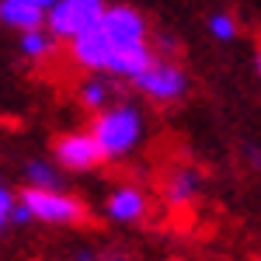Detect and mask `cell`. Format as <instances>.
I'll list each match as a JSON object with an SVG mask.
<instances>
[{"mask_svg": "<svg viewBox=\"0 0 261 261\" xmlns=\"http://www.w3.org/2000/svg\"><path fill=\"white\" fill-rule=\"evenodd\" d=\"M11 209H14V192L7 185H0V230L11 223Z\"/></svg>", "mask_w": 261, "mask_h": 261, "instance_id": "cell-14", "label": "cell"}, {"mask_svg": "<svg viewBox=\"0 0 261 261\" xmlns=\"http://www.w3.org/2000/svg\"><path fill=\"white\" fill-rule=\"evenodd\" d=\"M18 199L28 205L32 220L49 223V226H77L87 220V205L63 188H32L28 185Z\"/></svg>", "mask_w": 261, "mask_h": 261, "instance_id": "cell-3", "label": "cell"}, {"mask_svg": "<svg viewBox=\"0 0 261 261\" xmlns=\"http://www.w3.org/2000/svg\"><path fill=\"white\" fill-rule=\"evenodd\" d=\"M24 4H35V7H42V11H49V7H53L56 0H24Z\"/></svg>", "mask_w": 261, "mask_h": 261, "instance_id": "cell-15", "label": "cell"}, {"mask_svg": "<svg viewBox=\"0 0 261 261\" xmlns=\"http://www.w3.org/2000/svg\"><path fill=\"white\" fill-rule=\"evenodd\" d=\"M94 143H98L101 157L105 161H119V157H129L136 146L143 143V133H146V119L136 105L129 101H112L94 112V122L87 129Z\"/></svg>", "mask_w": 261, "mask_h": 261, "instance_id": "cell-2", "label": "cell"}, {"mask_svg": "<svg viewBox=\"0 0 261 261\" xmlns=\"http://www.w3.org/2000/svg\"><path fill=\"white\" fill-rule=\"evenodd\" d=\"M133 84H136L150 101H161V105L181 101L188 94V73H185L174 60H161V56H153V60L146 63L140 73L133 77Z\"/></svg>", "mask_w": 261, "mask_h": 261, "instance_id": "cell-4", "label": "cell"}, {"mask_svg": "<svg viewBox=\"0 0 261 261\" xmlns=\"http://www.w3.org/2000/svg\"><path fill=\"white\" fill-rule=\"evenodd\" d=\"M254 66H258V81H261V45H258V53H254Z\"/></svg>", "mask_w": 261, "mask_h": 261, "instance_id": "cell-16", "label": "cell"}, {"mask_svg": "<svg viewBox=\"0 0 261 261\" xmlns=\"http://www.w3.org/2000/svg\"><path fill=\"white\" fill-rule=\"evenodd\" d=\"M0 24L14 28V32H28V28H42L45 24V11L24 0H0Z\"/></svg>", "mask_w": 261, "mask_h": 261, "instance_id": "cell-9", "label": "cell"}, {"mask_svg": "<svg viewBox=\"0 0 261 261\" xmlns=\"http://www.w3.org/2000/svg\"><path fill=\"white\" fill-rule=\"evenodd\" d=\"M77 98H81L84 108L98 112V108H105V105H112V98H115V87H112V81H108V73H91L87 81H81V87H77Z\"/></svg>", "mask_w": 261, "mask_h": 261, "instance_id": "cell-10", "label": "cell"}, {"mask_svg": "<svg viewBox=\"0 0 261 261\" xmlns=\"http://www.w3.org/2000/svg\"><path fill=\"white\" fill-rule=\"evenodd\" d=\"M53 157H56L60 167L77 171V174L94 171V167L105 161V157H101V150H98V143H94V136H91L87 129H77V133H63V136H56V143H53Z\"/></svg>", "mask_w": 261, "mask_h": 261, "instance_id": "cell-6", "label": "cell"}, {"mask_svg": "<svg viewBox=\"0 0 261 261\" xmlns=\"http://www.w3.org/2000/svg\"><path fill=\"white\" fill-rule=\"evenodd\" d=\"M91 261H119V258H91Z\"/></svg>", "mask_w": 261, "mask_h": 261, "instance_id": "cell-17", "label": "cell"}, {"mask_svg": "<svg viewBox=\"0 0 261 261\" xmlns=\"http://www.w3.org/2000/svg\"><path fill=\"white\" fill-rule=\"evenodd\" d=\"M153 56L157 53L150 45V24L129 4H105L101 18L77 39H70V60L81 70L122 81H133Z\"/></svg>", "mask_w": 261, "mask_h": 261, "instance_id": "cell-1", "label": "cell"}, {"mask_svg": "<svg viewBox=\"0 0 261 261\" xmlns=\"http://www.w3.org/2000/svg\"><path fill=\"white\" fill-rule=\"evenodd\" d=\"M237 32H241V24H237L233 14H226V11H220V14L209 18V35H213L216 42H233Z\"/></svg>", "mask_w": 261, "mask_h": 261, "instance_id": "cell-13", "label": "cell"}, {"mask_svg": "<svg viewBox=\"0 0 261 261\" xmlns=\"http://www.w3.org/2000/svg\"><path fill=\"white\" fill-rule=\"evenodd\" d=\"M24 178L32 188H60V171L49 161H28L24 164Z\"/></svg>", "mask_w": 261, "mask_h": 261, "instance_id": "cell-12", "label": "cell"}, {"mask_svg": "<svg viewBox=\"0 0 261 261\" xmlns=\"http://www.w3.org/2000/svg\"><path fill=\"white\" fill-rule=\"evenodd\" d=\"M105 11V0H56L45 11V28L56 42H70L87 32Z\"/></svg>", "mask_w": 261, "mask_h": 261, "instance_id": "cell-5", "label": "cell"}, {"mask_svg": "<svg viewBox=\"0 0 261 261\" xmlns=\"http://www.w3.org/2000/svg\"><path fill=\"white\" fill-rule=\"evenodd\" d=\"M146 195H143V188L136 185H119V188H112V195L105 199V216L115 223H136L146 216Z\"/></svg>", "mask_w": 261, "mask_h": 261, "instance_id": "cell-7", "label": "cell"}, {"mask_svg": "<svg viewBox=\"0 0 261 261\" xmlns=\"http://www.w3.org/2000/svg\"><path fill=\"white\" fill-rule=\"evenodd\" d=\"M199 188H202V178L195 167H174L167 174V181H164V199L171 205H188L199 195Z\"/></svg>", "mask_w": 261, "mask_h": 261, "instance_id": "cell-8", "label": "cell"}, {"mask_svg": "<svg viewBox=\"0 0 261 261\" xmlns=\"http://www.w3.org/2000/svg\"><path fill=\"white\" fill-rule=\"evenodd\" d=\"M21 56L24 60H35V63H42V60H49L53 56V49H56V39L49 35V28L42 24V28H28V32H21Z\"/></svg>", "mask_w": 261, "mask_h": 261, "instance_id": "cell-11", "label": "cell"}]
</instances>
